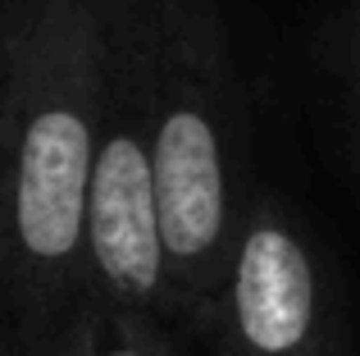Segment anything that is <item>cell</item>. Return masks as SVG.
Wrapping results in <instances>:
<instances>
[{"mask_svg":"<svg viewBox=\"0 0 360 356\" xmlns=\"http://www.w3.org/2000/svg\"><path fill=\"white\" fill-rule=\"evenodd\" d=\"M119 0H0V320L32 356L82 297Z\"/></svg>","mask_w":360,"mask_h":356,"instance_id":"obj_1","label":"cell"},{"mask_svg":"<svg viewBox=\"0 0 360 356\" xmlns=\"http://www.w3.org/2000/svg\"><path fill=\"white\" fill-rule=\"evenodd\" d=\"M338 101H342V128H347V155L360 187V0L347 14L342 42H338Z\"/></svg>","mask_w":360,"mask_h":356,"instance_id":"obj_6","label":"cell"},{"mask_svg":"<svg viewBox=\"0 0 360 356\" xmlns=\"http://www.w3.org/2000/svg\"><path fill=\"white\" fill-rule=\"evenodd\" d=\"M201 338L205 356H347L338 293L315 238L269 187L246 196Z\"/></svg>","mask_w":360,"mask_h":356,"instance_id":"obj_4","label":"cell"},{"mask_svg":"<svg viewBox=\"0 0 360 356\" xmlns=\"http://www.w3.org/2000/svg\"><path fill=\"white\" fill-rule=\"evenodd\" d=\"M0 356H23V348H18V338H14V329H9L5 320H0Z\"/></svg>","mask_w":360,"mask_h":356,"instance_id":"obj_7","label":"cell"},{"mask_svg":"<svg viewBox=\"0 0 360 356\" xmlns=\"http://www.w3.org/2000/svg\"><path fill=\"white\" fill-rule=\"evenodd\" d=\"M32 356H178V333L146 315L110 311L82 293Z\"/></svg>","mask_w":360,"mask_h":356,"instance_id":"obj_5","label":"cell"},{"mask_svg":"<svg viewBox=\"0 0 360 356\" xmlns=\"http://www.w3.org/2000/svg\"><path fill=\"white\" fill-rule=\"evenodd\" d=\"M238 101L224 0H150V183L169 333H201L251 196L238 155Z\"/></svg>","mask_w":360,"mask_h":356,"instance_id":"obj_2","label":"cell"},{"mask_svg":"<svg viewBox=\"0 0 360 356\" xmlns=\"http://www.w3.org/2000/svg\"><path fill=\"white\" fill-rule=\"evenodd\" d=\"M178 356H196V352H187V348H183V343H178Z\"/></svg>","mask_w":360,"mask_h":356,"instance_id":"obj_8","label":"cell"},{"mask_svg":"<svg viewBox=\"0 0 360 356\" xmlns=\"http://www.w3.org/2000/svg\"><path fill=\"white\" fill-rule=\"evenodd\" d=\"M82 293L110 311L146 315L169 329L150 183V0H119L115 9L105 115L82 210Z\"/></svg>","mask_w":360,"mask_h":356,"instance_id":"obj_3","label":"cell"}]
</instances>
